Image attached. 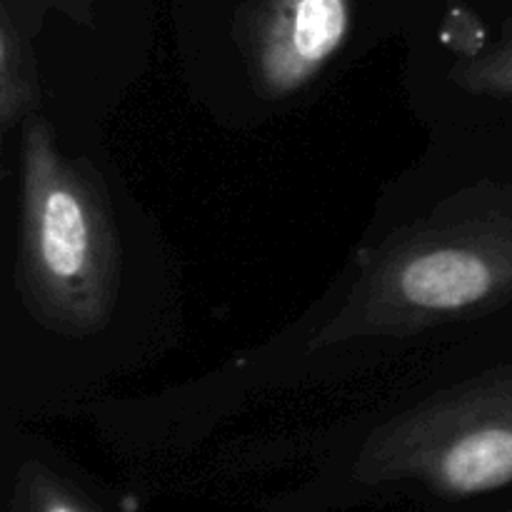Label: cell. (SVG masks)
I'll use <instances>...</instances> for the list:
<instances>
[{"instance_id": "6da1fadb", "label": "cell", "mask_w": 512, "mask_h": 512, "mask_svg": "<svg viewBox=\"0 0 512 512\" xmlns=\"http://www.w3.org/2000/svg\"><path fill=\"white\" fill-rule=\"evenodd\" d=\"M512 298V220L430 223L388 245L360 278L318 345L358 335L410 333Z\"/></svg>"}, {"instance_id": "7a4b0ae2", "label": "cell", "mask_w": 512, "mask_h": 512, "mask_svg": "<svg viewBox=\"0 0 512 512\" xmlns=\"http://www.w3.org/2000/svg\"><path fill=\"white\" fill-rule=\"evenodd\" d=\"M25 273L53 328L88 335L110 320L120 248L108 203L40 120L25 130Z\"/></svg>"}, {"instance_id": "3957f363", "label": "cell", "mask_w": 512, "mask_h": 512, "mask_svg": "<svg viewBox=\"0 0 512 512\" xmlns=\"http://www.w3.org/2000/svg\"><path fill=\"white\" fill-rule=\"evenodd\" d=\"M370 478H418L453 495L512 483V370L470 380L390 420L368 440Z\"/></svg>"}, {"instance_id": "277c9868", "label": "cell", "mask_w": 512, "mask_h": 512, "mask_svg": "<svg viewBox=\"0 0 512 512\" xmlns=\"http://www.w3.org/2000/svg\"><path fill=\"white\" fill-rule=\"evenodd\" d=\"M350 25V0H253L245 43L260 90L285 98L305 88L343 48Z\"/></svg>"}, {"instance_id": "5b68a950", "label": "cell", "mask_w": 512, "mask_h": 512, "mask_svg": "<svg viewBox=\"0 0 512 512\" xmlns=\"http://www.w3.org/2000/svg\"><path fill=\"white\" fill-rule=\"evenodd\" d=\"M453 78L460 88L493 98H512V40L490 53L478 55L453 70Z\"/></svg>"}, {"instance_id": "8992f818", "label": "cell", "mask_w": 512, "mask_h": 512, "mask_svg": "<svg viewBox=\"0 0 512 512\" xmlns=\"http://www.w3.org/2000/svg\"><path fill=\"white\" fill-rule=\"evenodd\" d=\"M35 512H85L80 505H75L73 500L65 498V495L55 493V490H45L38 498V510Z\"/></svg>"}, {"instance_id": "52a82bcc", "label": "cell", "mask_w": 512, "mask_h": 512, "mask_svg": "<svg viewBox=\"0 0 512 512\" xmlns=\"http://www.w3.org/2000/svg\"><path fill=\"white\" fill-rule=\"evenodd\" d=\"M8 50H5V40H3V35H0V78H3V73H5V68H8Z\"/></svg>"}, {"instance_id": "ba28073f", "label": "cell", "mask_w": 512, "mask_h": 512, "mask_svg": "<svg viewBox=\"0 0 512 512\" xmlns=\"http://www.w3.org/2000/svg\"><path fill=\"white\" fill-rule=\"evenodd\" d=\"M505 40H512V20L505 25Z\"/></svg>"}]
</instances>
